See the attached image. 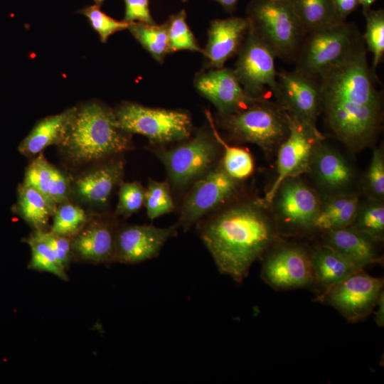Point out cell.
<instances>
[{"mask_svg":"<svg viewBox=\"0 0 384 384\" xmlns=\"http://www.w3.org/2000/svg\"><path fill=\"white\" fill-rule=\"evenodd\" d=\"M79 13L87 18L102 43H106L108 38L114 33L127 29L129 25L124 21H118L109 16L96 4L85 6Z\"/></svg>","mask_w":384,"mask_h":384,"instance_id":"cell-37","label":"cell"},{"mask_svg":"<svg viewBox=\"0 0 384 384\" xmlns=\"http://www.w3.org/2000/svg\"><path fill=\"white\" fill-rule=\"evenodd\" d=\"M166 23L170 53L178 50L202 52L187 23L184 10L171 16Z\"/></svg>","mask_w":384,"mask_h":384,"instance_id":"cell-34","label":"cell"},{"mask_svg":"<svg viewBox=\"0 0 384 384\" xmlns=\"http://www.w3.org/2000/svg\"><path fill=\"white\" fill-rule=\"evenodd\" d=\"M206 115L214 136L223 146V154L220 161L223 169L229 176L238 181L248 178L255 169L251 154L243 148L228 145L216 130L210 112L206 111Z\"/></svg>","mask_w":384,"mask_h":384,"instance_id":"cell-29","label":"cell"},{"mask_svg":"<svg viewBox=\"0 0 384 384\" xmlns=\"http://www.w3.org/2000/svg\"><path fill=\"white\" fill-rule=\"evenodd\" d=\"M35 233L50 246L60 265L65 269L69 262L72 250L71 241L68 237L55 234L51 231L36 230Z\"/></svg>","mask_w":384,"mask_h":384,"instance_id":"cell-40","label":"cell"},{"mask_svg":"<svg viewBox=\"0 0 384 384\" xmlns=\"http://www.w3.org/2000/svg\"><path fill=\"white\" fill-rule=\"evenodd\" d=\"M194 84L198 91L214 105L222 117L242 110L262 99L249 96L233 70L224 67L198 75Z\"/></svg>","mask_w":384,"mask_h":384,"instance_id":"cell-17","label":"cell"},{"mask_svg":"<svg viewBox=\"0 0 384 384\" xmlns=\"http://www.w3.org/2000/svg\"><path fill=\"white\" fill-rule=\"evenodd\" d=\"M125 14L123 21L129 23L141 22L155 24L149 10V0H123Z\"/></svg>","mask_w":384,"mask_h":384,"instance_id":"cell-41","label":"cell"},{"mask_svg":"<svg viewBox=\"0 0 384 384\" xmlns=\"http://www.w3.org/2000/svg\"><path fill=\"white\" fill-rule=\"evenodd\" d=\"M383 292V279L359 270L323 291L319 300L331 305L346 319L357 322L372 313Z\"/></svg>","mask_w":384,"mask_h":384,"instance_id":"cell-12","label":"cell"},{"mask_svg":"<svg viewBox=\"0 0 384 384\" xmlns=\"http://www.w3.org/2000/svg\"><path fill=\"white\" fill-rule=\"evenodd\" d=\"M127 29L156 61L162 63L170 53L166 22L161 25L133 22Z\"/></svg>","mask_w":384,"mask_h":384,"instance_id":"cell-30","label":"cell"},{"mask_svg":"<svg viewBox=\"0 0 384 384\" xmlns=\"http://www.w3.org/2000/svg\"><path fill=\"white\" fill-rule=\"evenodd\" d=\"M272 203L279 221L296 230L312 228L321 206L316 193L298 176L285 179Z\"/></svg>","mask_w":384,"mask_h":384,"instance_id":"cell-15","label":"cell"},{"mask_svg":"<svg viewBox=\"0 0 384 384\" xmlns=\"http://www.w3.org/2000/svg\"><path fill=\"white\" fill-rule=\"evenodd\" d=\"M56 207L34 188L24 183L18 187L16 211L36 230H43Z\"/></svg>","mask_w":384,"mask_h":384,"instance_id":"cell-28","label":"cell"},{"mask_svg":"<svg viewBox=\"0 0 384 384\" xmlns=\"http://www.w3.org/2000/svg\"><path fill=\"white\" fill-rule=\"evenodd\" d=\"M277 102L289 114L310 127L318 129L321 111L319 83L297 70L277 73Z\"/></svg>","mask_w":384,"mask_h":384,"instance_id":"cell-14","label":"cell"},{"mask_svg":"<svg viewBox=\"0 0 384 384\" xmlns=\"http://www.w3.org/2000/svg\"><path fill=\"white\" fill-rule=\"evenodd\" d=\"M76 107L39 121L18 146L19 151L31 156L40 154L46 147L58 145L63 139Z\"/></svg>","mask_w":384,"mask_h":384,"instance_id":"cell-24","label":"cell"},{"mask_svg":"<svg viewBox=\"0 0 384 384\" xmlns=\"http://www.w3.org/2000/svg\"><path fill=\"white\" fill-rule=\"evenodd\" d=\"M359 208L358 198L352 193L331 196L324 204H321L313 227L328 232L350 226Z\"/></svg>","mask_w":384,"mask_h":384,"instance_id":"cell-26","label":"cell"},{"mask_svg":"<svg viewBox=\"0 0 384 384\" xmlns=\"http://www.w3.org/2000/svg\"><path fill=\"white\" fill-rule=\"evenodd\" d=\"M314 279L323 291L363 270L346 257L324 244L310 255Z\"/></svg>","mask_w":384,"mask_h":384,"instance_id":"cell-23","label":"cell"},{"mask_svg":"<svg viewBox=\"0 0 384 384\" xmlns=\"http://www.w3.org/2000/svg\"><path fill=\"white\" fill-rule=\"evenodd\" d=\"M293 10L306 35L343 21L332 0H290Z\"/></svg>","mask_w":384,"mask_h":384,"instance_id":"cell-27","label":"cell"},{"mask_svg":"<svg viewBox=\"0 0 384 384\" xmlns=\"http://www.w3.org/2000/svg\"><path fill=\"white\" fill-rule=\"evenodd\" d=\"M183 2H186L188 0H181Z\"/></svg>","mask_w":384,"mask_h":384,"instance_id":"cell-47","label":"cell"},{"mask_svg":"<svg viewBox=\"0 0 384 384\" xmlns=\"http://www.w3.org/2000/svg\"><path fill=\"white\" fill-rule=\"evenodd\" d=\"M306 35L296 58V70L314 79L346 60L363 44L353 25L345 21Z\"/></svg>","mask_w":384,"mask_h":384,"instance_id":"cell-6","label":"cell"},{"mask_svg":"<svg viewBox=\"0 0 384 384\" xmlns=\"http://www.w3.org/2000/svg\"><path fill=\"white\" fill-rule=\"evenodd\" d=\"M145 191L138 181L120 183L116 215L127 218L137 213L144 203Z\"/></svg>","mask_w":384,"mask_h":384,"instance_id":"cell-38","label":"cell"},{"mask_svg":"<svg viewBox=\"0 0 384 384\" xmlns=\"http://www.w3.org/2000/svg\"><path fill=\"white\" fill-rule=\"evenodd\" d=\"M177 233V226L127 225L117 230L114 261L137 264L159 255L166 242Z\"/></svg>","mask_w":384,"mask_h":384,"instance_id":"cell-16","label":"cell"},{"mask_svg":"<svg viewBox=\"0 0 384 384\" xmlns=\"http://www.w3.org/2000/svg\"><path fill=\"white\" fill-rule=\"evenodd\" d=\"M287 117L289 134L277 149V176L262 200L265 204H270L285 179L310 171L315 148L324 139L318 129L304 124L288 112Z\"/></svg>","mask_w":384,"mask_h":384,"instance_id":"cell-11","label":"cell"},{"mask_svg":"<svg viewBox=\"0 0 384 384\" xmlns=\"http://www.w3.org/2000/svg\"><path fill=\"white\" fill-rule=\"evenodd\" d=\"M105 0H93V1L95 3L97 6H101Z\"/></svg>","mask_w":384,"mask_h":384,"instance_id":"cell-46","label":"cell"},{"mask_svg":"<svg viewBox=\"0 0 384 384\" xmlns=\"http://www.w3.org/2000/svg\"><path fill=\"white\" fill-rule=\"evenodd\" d=\"M223 125L234 139L257 144L267 154L278 149L289 130L286 111L265 98L223 117Z\"/></svg>","mask_w":384,"mask_h":384,"instance_id":"cell-5","label":"cell"},{"mask_svg":"<svg viewBox=\"0 0 384 384\" xmlns=\"http://www.w3.org/2000/svg\"><path fill=\"white\" fill-rule=\"evenodd\" d=\"M248 20V19H247ZM276 55L250 26L238 51L233 70L245 92L254 98H264L267 90L278 95Z\"/></svg>","mask_w":384,"mask_h":384,"instance_id":"cell-10","label":"cell"},{"mask_svg":"<svg viewBox=\"0 0 384 384\" xmlns=\"http://www.w3.org/2000/svg\"><path fill=\"white\" fill-rule=\"evenodd\" d=\"M212 213L198 222L200 238L218 270L240 284L275 240L274 224L262 200L228 204Z\"/></svg>","mask_w":384,"mask_h":384,"instance_id":"cell-2","label":"cell"},{"mask_svg":"<svg viewBox=\"0 0 384 384\" xmlns=\"http://www.w3.org/2000/svg\"><path fill=\"white\" fill-rule=\"evenodd\" d=\"M144 205L151 220L174 211L175 206L169 183L151 179L146 188Z\"/></svg>","mask_w":384,"mask_h":384,"instance_id":"cell-35","label":"cell"},{"mask_svg":"<svg viewBox=\"0 0 384 384\" xmlns=\"http://www.w3.org/2000/svg\"><path fill=\"white\" fill-rule=\"evenodd\" d=\"M249 27L247 18L230 17L211 21L208 38L202 50L210 67L221 68L238 53Z\"/></svg>","mask_w":384,"mask_h":384,"instance_id":"cell-18","label":"cell"},{"mask_svg":"<svg viewBox=\"0 0 384 384\" xmlns=\"http://www.w3.org/2000/svg\"><path fill=\"white\" fill-rule=\"evenodd\" d=\"M117 230L108 220H97L85 227L71 242L80 258L92 262L114 261Z\"/></svg>","mask_w":384,"mask_h":384,"instance_id":"cell-21","label":"cell"},{"mask_svg":"<svg viewBox=\"0 0 384 384\" xmlns=\"http://www.w3.org/2000/svg\"><path fill=\"white\" fill-rule=\"evenodd\" d=\"M338 18L345 21L346 18L359 5V0H332Z\"/></svg>","mask_w":384,"mask_h":384,"instance_id":"cell-42","label":"cell"},{"mask_svg":"<svg viewBox=\"0 0 384 384\" xmlns=\"http://www.w3.org/2000/svg\"><path fill=\"white\" fill-rule=\"evenodd\" d=\"M376 306H378L377 310L375 313V318L377 324L379 326H383L384 324V295L383 292L380 294L378 301L377 302Z\"/></svg>","mask_w":384,"mask_h":384,"instance_id":"cell-43","label":"cell"},{"mask_svg":"<svg viewBox=\"0 0 384 384\" xmlns=\"http://www.w3.org/2000/svg\"><path fill=\"white\" fill-rule=\"evenodd\" d=\"M261 277L277 290L305 287L314 282L310 255L302 247L290 244L279 245L265 255Z\"/></svg>","mask_w":384,"mask_h":384,"instance_id":"cell-13","label":"cell"},{"mask_svg":"<svg viewBox=\"0 0 384 384\" xmlns=\"http://www.w3.org/2000/svg\"><path fill=\"white\" fill-rule=\"evenodd\" d=\"M366 26L364 40L367 49L373 54V70H375L384 55V11H363Z\"/></svg>","mask_w":384,"mask_h":384,"instance_id":"cell-33","label":"cell"},{"mask_svg":"<svg viewBox=\"0 0 384 384\" xmlns=\"http://www.w3.org/2000/svg\"><path fill=\"white\" fill-rule=\"evenodd\" d=\"M366 186L373 199L384 198V152L383 146L373 150L372 159L366 176Z\"/></svg>","mask_w":384,"mask_h":384,"instance_id":"cell-39","label":"cell"},{"mask_svg":"<svg viewBox=\"0 0 384 384\" xmlns=\"http://www.w3.org/2000/svg\"><path fill=\"white\" fill-rule=\"evenodd\" d=\"M240 184L216 165L193 183L180 208L178 225L184 231L204 216L228 205L238 195Z\"/></svg>","mask_w":384,"mask_h":384,"instance_id":"cell-9","label":"cell"},{"mask_svg":"<svg viewBox=\"0 0 384 384\" xmlns=\"http://www.w3.org/2000/svg\"><path fill=\"white\" fill-rule=\"evenodd\" d=\"M220 146L212 130L201 129L188 142L154 152L164 165L174 188L183 189L216 166Z\"/></svg>","mask_w":384,"mask_h":384,"instance_id":"cell-8","label":"cell"},{"mask_svg":"<svg viewBox=\"0 0 384 384\" xmlns=\"http://www.w3.org/2000/svg\"><path fill=\"white\" fill-rule=\"evenodd\" d=\"M124 173V162L112 160L78 176L71 185V193L87 205L105 206Z\"/></svg>","mask_w":384,"mask_h":384,"instance_id":"cell-19","label":"cell"},{"mask_svg":"<svg viewBox=\"0 0 384 384\" xmlns=\"http://www.w3.org/2000/svg\"><path fill=\"white\" fill-rule=\"evenodd\" d=\"M319 185L331 196L340 194L354 181V173L343 156L319 142L314 151L310 171Z\"/></svg>","mask_w":384,"mask_h":384,"instance_id":"cell-20","label":"cell"},{"mask_svg":"<svg viewBox=\"0 0 384 384\" xmlns=\"http://www.w3.org/2000/svg\"><path fill=\"white\" fill-rule=\"evenodd\" d=\"M53 215L50 231L68 238L78 234L87 220L85 210L68 201L58 205Z\"/></svg>","mask_w":384,"mask_h":384,"instance_id":"cell-32","label":"cell"},{"mask_svg":"<svg viewBox=\"0 0 384 384\" xmlns=\"http://www.w3.org/2000/svg\"><path fill=\"white\" fill-rule=\"evenodd\" d=\"M319 79L321 110L336 137L353 151L368 146L380 126L382 100L364 46Z\"/></svg>","mask_w":384,"mask_h":384,"instance_id":"cell-1","label":"cell"},{"mask_svg":"<svg viewBox=\"0 0 384 384\" xmlns=\"http://www.w3.org/2000/svg\"><path fill=\"white\" fill-rule=\"evenodd\" d=\"M373 242H381L384 237V205L382 201L373 199L358 208L351 225Z\"/></svg>","mask_w":384,"mask_h":384,"instance_id":"cell-31","label":"cell"},{"mask_svg":"<svg viewBox=\"0 0 384 384\" xmlns=\"http://www.w3.org/2000/svg\"><path fill=\"white\" fill-rule=\"evenodd\" d=\"M221 5L226 11H232L235 7L238 0H213Z\"/></svg>","mask_w":384,"mask_h":384,"instance_id":"cell-44","label":"cell"},{"mask_svg":"<svg viewBox=\"0 0 384 384\" xmlns=\"http://www.w3.org/2000/svg\"><path fill=\"white\" fill-rule=\"evenodd\" d=\"M23 183L36 189L56 206L68 201L71 194L68 178L48 163L42 154L26 169Z\"/></svg>","mask_w":384,"mask_h":384,"instance_id":"cell-22","label":"cell"},{"mask_svg":"<svg viewBox=\"0 0 384 384\" xmlns=\"http://www.w3.org/2000/svg\"><path fill=\"white\" fill-rule=\"evenodd\" d=\"M31 250L30 267L50 272L58 277L66 279L64 268L60 265L50 246L40 238L35 233L27 240Z\"/></svg>","mask_w":384,"mask_h":384,"instance_id":"cell-36","label":"cell"},{"mask_svg":"<svg viewBox=\"0 0 384 384\" xmlns=\"http://www.w3.org/2000/svg\"><path fill=\"white\" fill-rule=\"evenodd\" d=\"M247 18L277 57L284 60L297 58L306 33L290 0H252Z\"/></svg>","mask_w":384,"mask_h":384,"instance_id":"cell-4","label":"cell"},{"mask_svg":"<svg viewBox=\"0 0 384 384\" xmlns=\"http://www.w3.org/2000/svg\"><path fill=\"white\" fill-rule=\"evenodd\" d=\"M325 239L326 245L362 269L378 261L373 247L375 242L351 225L326 232Z\"/></svg>","mask_w":384,"mask_h":384,"instance_id":"cell-25","label":"cell"},{"mask_svg":"<svg viewBox=\"0 0 384 384\" xmlns=\"http://www.w3.org/2000/svg\"><path fill=\"white\" fill-rule=\"evenodd\" d=\"M129 135L119 127L113 110L99 102H90L76 107L58 146L73 164H84L130 149Z\"/></svg>","mask_w":384,"mask_h":384,"instance_id":"cell-3","label":"cell"},{"mask_svg":"<svg viewBox=\"0 0 384 384\" xmlns=\"http://www.w3.org/2000/svg\"><path fill=\"white\" fill-rule=\"evenodd\" d=\"M114 112L122 130L144 136L154 144L183 141L191 134V117L185 111L124 102Z\"/></svg>","mask_w":384,"mask_h":384,"instance_id":"cell-7","label":"cell"},{"mask_svg":"<svg viewBox=\"0 0 384 384\" xmlns=\"http://www.w3.org/2000/svg\"><path fill=\"white\" fill-rule=\"evenodd\" d=\"M376 0H359V5H361L363 11L370 9V6L375 2Z\"/></svg>","mask_w":384,"mask_h":384,"instance_id":"cell-45","label":"cell"}]
</instances>
